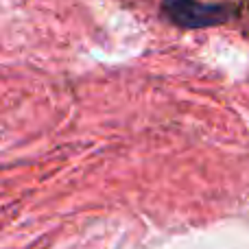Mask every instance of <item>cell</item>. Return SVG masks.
<instances>
[{"instance_id":"obj_1","label":"cell","mask_w":249,"mask_h":249,"mask_svg":"<svg viewBox=\"0 0 249 249\" xmlns=\"http://www.w3.org/2000/svg\"><path fill=\"white\" fill-rule=\"evenodd\" d=\"M162 11L181 29H208L223 24L232 16L225 4H206L199 0H162Z\"/></svg>"}]
</instances>
